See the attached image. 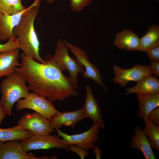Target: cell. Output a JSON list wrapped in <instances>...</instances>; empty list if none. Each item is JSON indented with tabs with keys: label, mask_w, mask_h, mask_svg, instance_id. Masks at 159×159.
<instances>
[{
	"label": "cell",
	"mask_w": 159,
	"mask_h": 159,
	"mask_svg": "<svg viewBox=\"0 0 159 159\" xmlns=\"http://www.w3.org/2000/svg\"><path fill=\"white\" fill-rule=\"evenodd\" d=\"M21 66L16 67L24 77L29 90L53 102L62 101L70 97L77 95L70 78L52 64L42 63L31 59L23 52L20 54Z\"/></svg>",
	"instance_id": "cell-1"
},
{
	"label": "cell",
	"mask_w": 159,
	"mask_h": 159,
	"mask_svg": "<svg viewBox=\"0 0 159 159\" xmlns=\"http://www.w3.org/2000/svg\"><path fill=\"white\" fill-rule=\"evenodd\" d=\"M40 0H35L23 13L19 24L14 29V35L19 40L20 49L26 56L42 63L47 62L39 54L40 43L34 26L39 12Z\"/></svg>",
	"instance_id": "cell-2"
},
{
	"label": "cell",
	"mask_w": 159,
	"mask_h": 159,
	"mask_svg": "<svg viewBox=\"0 0 159 159\" xmlns=\"http://www.w3.org/2000/svg\"><path fill=\"white\" fill-rule=\"evenodd\" d=\"M26 82L24 76L16 70L2 81L0 105L6 115H11L12 107L16 102L28 96L29 90Z\"/></svg>",
	"instance_id": "cell-3"
},
{
	"label": "cell",
	"mask_w": 159,
	"mask_h": 159,
	"mask_svg": "<svg viewBox=\"0 0 159 159\" xmlns=\"http://www.w3.org/2000/svg\"><path fill=\"white\" fill-rule=\"evenodd\" d=\"M45 60L52 64L62 72L67 70L74 88L76 89L78 88L77 80L79 73L82 76L85 70L76 59L72 58L69 55L68 48L62 39H59L57 42L54 56H47Z\"/></svg>",
	"instance_id": "cell-4"
},
{
	"label": "cell",
	"mask_w": 159,
	"mask_h": 159,
	"mask_svg": "<svg viewBox=\"0 0 159 159\" xmlns=\"http://www.w3.org/2000/svg\"><path fill=\"white\" fill-rule=\"evenodd\" d=\"M16 107L18 111L26 108L33 110L49 120L52 116L59 112L50 100L33 92H29L26 98L18 100Z\"/></svg>",
	"instance_id": "cell-5"
},
{
	"label": "cell",
	"mask_w": 159,
	"mask_h": 159,
	"mask_svg": "<svg viewBox=\"0 0 159 159\" xmlns=\"http://www.w3.org/2000/svg\"><path fill=\"white\" fill-rule=\"evenodd\" d=\"M26 152L32 150H49L58 148L70 151L69 146L58 135H40L34 134L30 137L20 141Z\"/></svg>",
	"instance_id": "cell-6"
},
{
	"label": "cell",
	"mask_w": 159,
	"mask_h": 159,
	"mask_svg": "<svg viewBox=\"0 0 159 159\" xmlns=\"http://www.w3.org/2000/svg\"><path fill=\"white\" fill-rule=\"evenodd\" d=\"M17 124L18 128L29 130L34 135H45L54 131L49 120L35 111L32 113H25Z\"/></svg>",
	"instance_id": "cell-7"
},
{
	"label": "cell",
	"mask_w": 159,
	"mask_h": 159,
	"mask_svg": "<svg viewBox=\"0 0 159 159\" xmlns=\"http://www.w3.org/2000/svg\"><path fill=\"white\" fill-rule=\"evenodd\" d=\"M99 127L96 124L93 125L87 131L73 135H69L62 132L60 129L56 130L57 135L62 138L69 146L72 145L87 150L93 148L99 139L98 135Z\"/></svg>",
	"instance_id": "cell-8"
},
{
	"label": "cell",
	"mask_w": 159,
	"mask_h": 159,
	"mask_svg": "<svg viewBox=\"0 0 159 159\" xmlns=\"http://www.w3.org/2000/svg\"><path fill=\"white\" fill-rule=\"evenodd\" d=\"M114 77L113 82L122 87L126 86L131 81L136 82L146 76L152 74L150 66L136 64L132 68L123 69L116 65L113 68Z\"/></svg>",
	"instance_id": "cell-9"
},
{
	"label": "cell",
	"mask_w": 159,
	"mask_h": 159,
	"mask_svg": "<svg viewBox=\"0 0 159 159\" xmlns=\"http://www.w3.org/2000/svg\"><path fill=\"white\" fill-rule=\"evenodd\" d=\"M64 43L77 61L83 66L85 72L82 76L86 79H91L101 86L105 91L109 93L107 87L103 83L102 76L99 70L90 62L86 52L82 49L68 42Z\"/></svg>",
	"instance_id": "cell-10"
},
{
	"label": "cell",
	"mask_w": 159,
	"mask_h": 159,
	"mask_svg": "<svg viewBox=\"0 0 159 159\" xmlns=\"http://www.w3.org/2000/svg\"><path fill=\"white\" fill-rule=\"evenodd\" d=\"M85 118L83 107L73 111L59 112L52 116L49 120L52 127L56 130L65 125L71 128Z\"/></svg>",
	"instance_id": "cell-11"
},
{
	"label": "cell",
	"mask_w": 159,
	"mask_h": 159,
	"mask_svg": "<svg viewBox=\"0 0 159 159\" xmlns=\"http://www.w3.org/2000/svg\"><path fill=\"white\" fill-rule=\"evenodd\" d=\"M32 153H27L20 142L0 141V159H37Z\"/></svg>",
	"instance_id": "cell-12"
},
{
	"label": "cell",
	"mask_w": 159,
	"mask_h": 159,
	"mask_svg": "<svg viewBox=\"0 0 159 159\" xmlns=\"http://www.w3.org/2000/svg\"><path fill=\"white\" fill-rule=\"evenodd\" d=\"M86 89V97L83 107L85 117L90 119L94 124H97L100 128L104 129L105 125L101 109L93 95L91 87L87 85Z\"/></svg>",
	"instance_id": "cell-13"
},
{
	"label": "cell",
	"mask_w": 159,
	"mask_h": 159,
	"mask_svg": "<svg viewBox=\"0 0 159 159\" xmlns=\"http://www.w3.org/2000/svg\"><path fill=\"white\" fill-rule=\"evenodd\" d=\"M130 147L140 150L146 159H155L153 149L143 130L139 126L134 129L133 135L130 138Z\"/></svg>",
	"instance_id": "cell-14"
},
{
	"label": "cell",
	"mask_w": 159,
	"mask_h": 159,
	"mask_svg": "<svg viewBox=\"0 0 159 159\" xmlns=\"http://www.w3.org/2000/svg\"><path fill=\"white\" fill-rule=\"evenodd\" d=\"M125 94L132 93L148 95L159 93V80L158 77L150 74L137 82L133 87L126 88Z\"/></svg>",
	"instance_id": "cell-15"
},
{
	"label": "cell",
	"mask_w": 159,
	"mask_h": 159,
	"mask_svg": "<svg viewBox=\"0 0 159 159\" xmlns=\"http://www.w3.org/2000/svg\"><path fill=\"white\" fill-rule=\"evenodd\" d=\"M26 9L21 12L12 14L0 13V40H9L13 37L14 29L19 24Z\"/></svg>",
	"instance_id": "cell-16"
},
{
	"label": "cell",
	"mask_w": 159,
	"mask_h": 159,
	"mask_svg": "<svg viewBox=\"0 0 159 159\" xmlns=\"http://www.w3.org/2000/svg\"><path fill=\"white\" fill-rule=\"evenodd\" d=\"M114 43L118 48L129 51L138 50L140 38L130 29H125L117 33Z\"/></svg>",
	"instance_id": "cell-17"
},
{
	"label": "cell",
	"mask_w": 159,
	"mask_h": 159,
	"mask_svg": "<svg viewBox=\"0 0 159 159\" xmlns=\"http://www.w3.org/2000/svg\"><path fill=\"white\" fill-rule=\"evenodd\" d=\"M19 57L18 48L0 53V79L8 76L15 71L16 67L21 66L18 62Z\"/></svg>",
	"instance_id": "cell-18"
},
{
	"label": "cell",
	"mask_w": 159,
	"mask_h": 159,
	"mask_svg": "<svg viewBox=\"0 0 159 159\" xmlns=\"http://www.w3.org/2000/svg\"><path fill=\"white\" fill-rule=\"evenodd\" d=\"M139 110L137 116L141 119L148 118L149 113L159 106V93L156 94H136Z\"/></svg>",
	"instance_id": "cell-19"
},
{
	"label": "cell",
	"mask_w": 159,
	"mask_h": 159,
	"mask_svg": "<svg viewBox=\"0 0 159 159\" xmlns=\"http://www.w3.org/2000/svg\"><path fill=\"white\" fill-rule=\"evenodd\" d=\"M159 45V26H150L145 34L140 38L138 51L147 52L152 48Z\"/></svg>",
	"instance_id": "cell-20"
},
{
	"label": "cell",
	"mask_w": 159,
	"mask_h": 159,
	"mask_svg": "<svg viewBox=\"0 0 159 159\" xmlns=\"http://www.w3.org/2000/svg\"><path fill=\"white\" fill-rule=\"evenodd\" d=\"M33 135L29 130L18 128L16 125L9 128H0V141L4 142L11 140L20 141Z\"/></svg>",
	"instance_id": "cell-21"
},
{
	"label": "cell",
	"mask_w": 159,
	"mask_h": 159,
	"mask_svg": "<svg viewBox=\"0 0 159 159\" xmlns=\"http://www.w3.org/2000/svg\"><path fill=\"white\" fill-rule=\"evenodd\" d=\"M145 126L143 131L149 140L152 149L159 151V127L148 118L143 119Z\"/></svg>",
	"instance_id": "cell-22"
},
{
	"label": "cell",
	"mask_w": 159,
	"mask_h": 159,
	"mask_svg": "<svg viewBox=\"0 0 159 159\" xmlns=\"http://www.w3.org/2000/svg\"><path fill=\"white\" fill-rule=\"evenodd\" d=\"M22 0H0V13L12 14L25 10Z\"/></svg>",
	"instance_id": "cell-23"
},
{
	"label": "cell",
	"mask_w": 159,
	"mask_h": 159,
	"mask_svg": "<svg viewBox=\"0 0 159 159\" xmlns=\"http://www.w3.org/2000/svg\"><path fill=\"white\" fill-rule=\"evenodd\" d=\"M21 46L18 38L14 35L6 43L1 44L0 43V53L6 52L15 49H20Z\"/></svg>",
	"instance_id": "cell-24"
},
{
	"label": "cell",
	"mask_w": 159,
	"mask_h": 159,
	"mask_svg": "<svg viewBox=\"0 0 159 159\" xmlns=\"http://www.w3.org/2000/svg\"><path fill=\"white\" fill-rule=\"evenodd\" d=\"M70 7L74 12H80L91 2L92 0H69Z\"/></svg>",
	"instance_id": "cell-25"
},
{
	"label": "cell",
	"mask_w": 159,
	"mask_h": 159,
	"mask_svg": "<svg viewBox=\"0 0 159 159\" xmlns=\"http://www.w3.org/2000/svg\"><path fill=\"white\" fill-rule=\"evenodd\" d=\"M69 148L70 151L77 153L81 159H84L85 157L88 155L89 154L87 150L75 145H70L69 146Z\"/></svg>",
	"instance_id": "cell-26"
},
{
	"label": "cell",
	"mask_w": 159,
	"mask_h": 159,
	"mask_svg": "<svg viewBox=\"0 0 159 159\" xmlns=\"http://www.w3.org/2000/svg\"><path fill=\"white\" fill-rule=\"evenodd\" d=\"M147 118L155 125L159 127V107L151 111L148 114Z\"/></svg>",
	"instance_id": "cell-27"
},
{
	"label": "cell",
	"mask_w": 159,
	"mask_h": 159,
	"mask_svg": "<svg viewBox=\"0 0 159 159\" xmlns=\"http://www.w3.org/2000/svg\"><path fill=\"white\" fill-rule=\"evenodd\" d=\"M147 53L150 60L159 61V45L150 49Z\"/></svg>",
	"instance_id": "cell-28"
},
{
	"label": "cell",
	"mask_w": 159,
	"mask_h": 159,
	"mask_svg": "<svg viewBox=\"0 0 159 159\" xmlns=\"http://www.w3.org/2000/svg\"><path fill=\"white\" fill-rule=\"evenodd\" d=\"M152 74L157 77H159V61L150 60V66Z\"/></svg>",
	"instance_id": "cell-29"
},
{
	"label": "cell",
	"mask_w": 159,
	"mask_h": 159,
	"mask_svg": "<svg viewBox=\"0 0 159 159\" xmlns=\"http://www.w3.org/2000/svg\"><path fill=\"white\" fill-rule=\"evenodd\" d=\"M93 149L94 153L95 155L96 159H101L102 151L100 149L99 145L97 146L95 145L93 148Z\"/></svg>",
	"instance_id": "cell-30"
},
{
	"label": "cell",
	"mask_w": 159,
	"mask_h": 159,
	"mask_svg": "<svg viewBox=\"0 0 159 159\" xmlns=\"http://www.w3.org/2000/svg\"><path fill=\"white\" fill-rule=\"evenodd\" d=\"M6 115L0 105V124H2L3 121Z\"/></svg>",
	"instance_id": "cell-31"
},
{
	"label": "cell",
	"mask_w": 159,
	"mask_h": 159,
	"mask_svg": "<svg viewBox=\"0 0 159 159\" xmlns=\"http://www.w3.org/2000/svg\"><path fill=\"white\" fill-rule=\"evenodd\" d=\"M48 3H51L53 2L55 0H45Z\"/></svg>",
	"instance_id": "cell-32"
},
{
	"label": "cell",
	"mask_w": 159,
	"mask_h": 159,
	"mask_svg": "<svg viewBox=\"0 0 159 159\" xmlns=\"http://www.w3.org/2000/svg\"></svg>",
	"instance_id": "cell-33"
}]
</instances>
